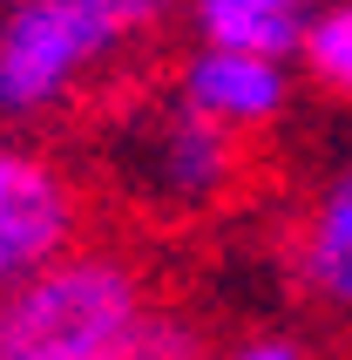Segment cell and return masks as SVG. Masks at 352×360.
<instances>
[{
	"label": "cell",
	"instance_id": "11",
	"mask_svg": "<svg viewBox=\"0 0 352 360\" xmlns=\"http://www.w3.org/2000/svg\"><path fill=\"white\" fill-rule=\"evenodd\" d=\"M210 360H305V347L285 340V333H264V340H237V347H224Z\"/></svg>",
	"mask_w": 352,
	"mask_h": 360
},
{
	"label": "cell",
	"instance_id": "8",
	"mask_svg": "<svg viewBox=\"0 0 352 360\" xmlns=\"http://www.w3.org/2000/svg\"><path fill=\"white\" fill-rule=\"evenodd\" d=\"M298 68L318 96L352 102V0H318V14L298 34Z\"/></svg>",
	"mask_w": 352,
	"mask_h": 360
},
{
	"label": "cell",
	"instance_id": "1",
	"mask_svg": "<svg viewBox=\"0 0 352 360\" xmlns=\"http://www.w3.org/2000/svg\"><path fill=\"white\" fill-rule=\"evenodd\" d=\"M142 306L149 285L122 252L68 245L27 279L0 285V360H102Z\"/></svg>",
	"mask_w": 352,
	"mask_h": 360
},
{
	"label": "cell",
	"instance_id": "4",
	"mask_svg": "<svg viewBox=\"0 0 352 360\" xmlns=\"http://www.w3.org/2000/svg\"><path fill=\"white\" fill-rule=\"evenodd\" d=\"M81 224H88L81 184L41 150L0 143V285L81 245Z\"/></svg>",
	"mask_w": 352,
	"mask_h": 360
},
{
	"label": "cell",
	"instance_id": "6",
	"mask_svg": "<svg viewBox=\"0 0 352 360\" xmlns=\"http://www.w3.org/2000/svg\"><path fill=\"white\" fill-rule=\"evenodd\" d=\"M298 279L318 306L352 313V163L325 177V191L298 224Z\"/></svg>",
	"mask_w": 352,
	"mask_h": 360
},
{
	"label": "cell",
	"instance_id": "10",
	"mask_svg": "<svg viewBox=\"0 0 352 360\" xmlns=\"http://www.w3.org/2000/svg\"><path fill=\"white\" fill-rule=\"evenodd\" d=\"M102 7L122 20V34H149V27H163L183 0H102Z\"/></svg>",
	"mask_w": 352,
	"mask_h": 360
},
{
	"label": "cell",
	"instance_id": "2",
	"mask_svg": "<svg viewBox=\"0 0 352 360\" xmlns=\"http://www.w3.org/2000/svg\"><path fill=\"white\" fill-rule=\"evenodd\" d=\"M122 20L102 0H7L0 14V116H55L122 48Z\"/></svg>",
	"mask_w": 352,
	"mask_h": 360
},
{
	"label": "cell",
	"instance_id": "3",
	"mask_svg": "<svg viewBox=\"0 0 352 360\" xmlns=\"http://www.w3.org/2000/svg\"><path fill=\"white\" fill-rule=\"evenodd\" d=\"M122 170H129V191L142 204L203 211V204L231 198L237 184V129L176 102V109H156V116L122 129Z\"/></svg>",
	"mask_w": 352,
	"mask_h": 360
},
{
	"label": "cell",
	"instance_id": "5",
	"mask_svg": "<svg viewBox=\"0 0 352 360\" xmlns=\"http://www.w3.org/2000/svg\"><path fill=\"white\" fill-rule=\"evenodd\" d=\"M176 102H190L196 116H210V122H224V129H237V136H251V129H264V122L285 116L292 75H285L278 55L203 41V48L183 61V75H176Z\"/></svg>",
	"mask_w": 352,
	"mask_h": 360
},
{
	"label": "cell",
	"instance_id": "7",
	"mask_svg": "<svg viewBox=\"0 0 352 360\" xmlns=\"http://www.w3.org/2000/svg\"><path fill=\"white\" fill-rule=\"evenodd\" d=\"M196 20V41L217 48H257V55L292 61L305 20L318 14V0H183Z\"/></svg>",
	"mask_w": 352,
	"mask_h": 360
},
{
	"label": "cell",
	"instance_id": "9",
	"mask_svg": "<svg viewBox=\"0 0 352 360\" xmlns=\"http://www.w3.org/2000/svg\"><path fill=\"white\" fill-rule=\"evenodd\" d=\"M102 360H210V354H203V333H196L183 313H156V306H142V320L129 326Z\"/></svg>",
	"mask_w": 352,
	"mask_h": 360
}]
</instances>
